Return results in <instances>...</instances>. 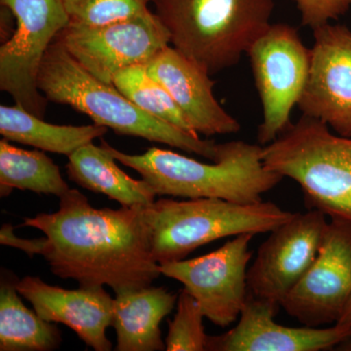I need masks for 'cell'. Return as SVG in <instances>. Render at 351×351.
Masks as SVG:
<instances>
[{
    "mask_svg": "<svg viewBox=\"0 0 351 351\" xmlns=\"http://www.w3.org/2000/svg\"><path fill=\"white\" fill-rule=\"evenodd\" d=\"M145 206L95 208L77 189L60 197L59 210L25 218L48 243L53 274L83 287L108 286L115 294L152 285L161 276L152 255Z\"/></svg>",
    "mask_w": 351,
    "mask_h": 351,
    "instance_id": "cell-1",
    "label": "cell"
},
{
    "mask_svg": "<svg viewBox=\"0 0 351 351\" xmlns=\"http://www.w3.org/2000/svg\"><path fill=\"white\" fill-rule=\"evenodd\" d=\"M119 162L135 170L156 195L186 198H221L232 202L257 203L283 177L267 169L263 145L232 141L221 144L213 164L200 162L172 151L151 147L145 154H128L101 141Z\"/></svg>",
    "mask_w": 351,
    "mask_h": 351,
    "instance_id": "cell-2",
    "label": "cell"
},
{
    "mask_svg": "<svg viewBox=\"0 0 351 351\" xmlns=\"http://www.w3.org/2000/svg\"><path fill=\"white\" fill-rule=\"evenodd\" d=\"M41 93L53 103L68 105L91 117L95 124L119 135L161 143L217 161L221 144L191 135L154 117L132 103L113 84L95 77L54 39L41 63L38 76Z\"/></svg>",
    "mask_w": 351,
    "mask_h": 351,
    "instance_id": "cell-3",
    "label": "cell"
},
{
    "mask_svg": "<svg viewBox=\"0 0 351 351\" xmlns=\"http://www.w3.org/2000/svg\"><path fill=\"white\" fill-rule=\"evenodd\" d=\"M174 48L210 75L239 64L270 27L274 0H152Z\"/></svg>",
    "mask_w": 351,
    "mask_h": 351,
    "instance_id": "cell-4",
    "label": "cell"
},
{
    "mask_svg": "<svg viewBox=\"0 0 351 351\" xmlns=\"http://www.w3.org/2000/svg\"><path fill=\"white\" fill-rule=\"evenodd\" d=\"M272 202H232L221 198H160L145 207L152 255L157 263L179 262L210 242L267 233L294 218Z\"/></svg>",
    "mask_w": 351,
    "mask_h": 351,
    "instance_id": "cell-5",
    "label": "cell"
},
{
    "mask_svg": "<svg viewBox=\"0 0 351 351\" xmlns=\"http://www.w3.org/2000/svg\"><path fill=\"white\" fill-rule=\"evenodd\" d=\"M263 160L267 169L297 182L308 206L351 223V138L302 114L263 147Z\"/></svg>",
    "mask_w": 351,
    "mask_h": 351,
    "instance_id": "cell-6",
    "label": "cell"
},
{
    "mask_svg": "<svg viewBox=\"0 0 351 351\" xmlns=\"http://www.w3.org/2000/svg\"><path fill=\"white\" fill-rule=\"evenodd\" d=\"M16 29L0 47V89L16 105L44 119L48 100L38 86L46 51L71 22L63 0H0Z\"/></svg>",
    "mask_w": 351,
    "mask_h": 351,
    "instance_id": "cell-7",
    "label": "cell"
},
{
    "mask_svg": "<svg viewBox=\"0 0 351 351\" xmlns=\"http://www.w3.org/2000/svg\"><path fill=\"white\" fill-rule=\"evenodd\" d=\"M247 54L263 107L258 126L260 145L270 144L291 126L290 114L299 103L311 69V50L297 29L287 24L270 25Z\"/></svg>",
    "mask_w": 351,
    "mask_h": 351,
    "instance_id": "cell-8",
    "label": "cell"
},
{
    "mask_svg": "<svg viewBox=\"0 0 351 351\" xmlns=\"http://www.w3.org/2000/svg\"><path fill=\"white\" fill-rule=\"evenodd\" d=\"M56 38L80 66L108 84L119 71L145 66L171 43L169 32L152 11L103 25L71 21Z\"/></svg>",
    "mask_w": 351,
    "mask_h": 351,
    "instance_id": "cell-9",
    "label": "cell"
},
{
    "mask_svg": "<svg viewBox=\"0 0 351 351\" xmlns=\"http://www.w3.org/2000/svg\"><path fill=\"white\" fill-rule=\"evenodd\" d=\"M253 237L237 235L207 255L160 263L161 276L181 282L214 325L230 326L239 319L248 298L247 265L253 257L249 250Z\"/></svg>",
    "mask_w": 351,
    "mask_h": 351,
    "instance_id": "cell-10",
    "label": "cell"
},
{
    "mask_svg": "<svg viewBox=\"0 0 351 351\" xmlns=\"http://www.w3.org/2000/svg\"><path fill=\"white\" fill-rule=\"evenodd\" d=\"M351 301V223L331 219L317 257L281 306L304 324H337Z\"/></svg>",
    "mask_w": 351,
    "mask_h": 351,
    "instance_id": "cell-11",
    "label": "cell"
},
{
    "mask_svg": "<svg viewBox=\"0 0 351 351\" xmlns=\"http://www.w3.org/2000/svg\"><path fill=\"white\" fill-rule=\"evenodd\" d=\"M328 223L326 215L313 209L270 232L247 271L249 293L281 306L317 257Z\"/></svg>",
    "mask_w": 351,
    "mask_h": 351,
    "instance_id": "cell-12",
    "label": "cell"
},
{
    "mask_svg": "<svg viewBox=\"0 0 351 351\" xmlns=\"http://www.w3.org/2000/svg\"><path fill=\"white\" fill-rule=\"evenodd\" d=\"M306 87L298 106L302 114L351 138V31L326 24L313 29Z\"/></svg>",
    "mask_w": 351,
    "mask_h": 351,
    "instance_id": "cell-13",
    "label": "cell"
},
{
    "mask_svg": "<svg viewBox=\"0 0 351 351\" xmlns=\"http://www.w3.org/2000/svg\"><path fill=\"white\" fill-rule=\"evenodd\" d=\"M280 304L249 293L239 323L230 331L209 336L208 351H320L334 350L351 338V325L287 327L274 321Z\"/></svg>",
    "mask_w": 351,
    "mask_h": 351,
    "instance_id": "cell-14",
    "label": "cell"
},
{
    "mask_svg": "<svg viewBox=\"0 0 351 351\" xmlns=\"http://www.w3.org/2000/svg\"><path fill=\"white\" fill-rule=\"evenodd\" d=\"M17 290L44 320L71 328L94 350H112L107 329L112 326L113 299L104 287L68 290L39 277L25 276L18 281Z\"/></svg>",
    "mask_w": 351,
    "mask_h": 351,
    "instance_id": "cell-15",
    "label": "cell"
},
{
    "mask_svg": "<svg viewBox=\"0 0 351 351\" xmlns=\"http://www.w3.org/2000/svg\"><path fill=\"white\" fill-rule=\"evenodd\" d=\"M145 69L169 92L198 135H226L241 129L215 98L209 73L176 48H164Z\"/></svg>",
    "mask_w": 351,
    "mask_h": 351,
    "instance_id": "cell-16",
    "label": "cell"
},
{
    "mask_svg": "<svg viewBox=\"0 0 351 351\" xmlns=\"http://www.w3.org/2000/svg\"><path fill=\"white\" fill-rule=\"evenodd\" d=\"M178 295L164 287H147L119 293L113 299L112 326L117 351L166 350L160 324L177 306Z\"/></svg>",
    "mask_w": 351,
    "mask_h": 351,
    "instance_id": "cell-17",
    "label": "cell"
},
{
    "mask_svg": "<svg viewBox=\"0 0 351 351\" xmlns=\"http://www.w3.org/2000/svg\"><path fill=\"white\" fill-rule=\"evenodd\" d=\"M68 157L69 179L82 188L107 195L121 206H149L156 201L152 186L120 169L117 160L101 145L90 143Z\"/></svg>",
    "mask_w": 351,
    "mask_h": 351,
    "instance_id": "cell-18",
    "label": "cell"
},
{
    "mask_svg": "<svg viewBox=\"0 0 351 351\" xmlns=\"http://www.w3.org/2000/svg\"><path fill=\"white\" fill-rule=\"evenodd\" d=\"M19 279L2 269L0 280V350L51 351L61 346L60 330L25 306L19 297Z\"/></svg>",
    "mask_w": 351,
    "mask_h": 351,
    "instance_id": "cell-19",
    "label": "cell"
},
{
    "mask_svg": "<svg viewBox=\"0 0 351 351\" xmlns=\"http://www.w3.org/2000/svg\"><path fill=\"white\" fill-rule=\"evenodd\" d=\"M108 132L107 127L55 125L19 105L0 107V134L9 142L31 145L43 152L71 156Z\"/></svg>",
    "mask_w": 351,
    "mask_h": 351,
    "instance_id": "cell-20",
    "label": "cell"
},
{
    "mask_svg": "<svg viewBox=\"0 0 351 351\" xmlns=\"http://www.w3.org/2000/svg\"><path fill=\"white\" fill-rule=\"evenodd\" d=\"M62 197L71 189L56 164L43 152L27 151L0 141V196L13 189Z\"/></svg>",
    "mask_w": 351,
    "mask_h": 351,
    "instance_id": "cell-21",
    "label": "cell"
},
{
    "mask_svg": "<svg viewBox=\"0 0 351 351\" xmlns=\"http://www.w3.org/2000/svg\"><path fill=\"white\" fill-rule=\"evenodd\" d=\"M112 84L141 110L186 133L199 136L189 123L169 92L149 75L145 66L122 69L113 77Z\"/></svg>",
    "mask_w": 351,
    "mask_h": 351,
    "instance_id": "cell-22",
    "label": "cell"
},
{
    "mask_svg": "<svg viewBox=\"0 0 351 351\" xmlns=\"http://www.w3.org/2000/svg\"><path fill=\"white\" fill-rule=\"evenodd\" d=\"M202 311L198 302L188 291H180L177 311L169 321V329L165 339L167 351L206 350L208 335L203 326Z\"/></svg>",
    "mask_w": 351,
    "mask_h": 351,
    "instance_id": "cell-23",
    "label": "cell"
},
{
    "mask_svg": "<svg viewBox=\"0 0 351 351\" xmlns=\"http://www.w3.org/2000/svg\"><path fill=\"white\" fill-rule=\"evenodd\" d=\"M71 22L88 25L112 24L149 12L152 0H63Z\"/></svg>",
    "mask_w": 351,
    "mask_h": 351,
    "instance_id": "cell-24",
    "label": "cell"
},
{
    "mask_svg": "<svg viewBox=\"0 0 351 351\" xmlns=\"http://www.w3.org/2000/svg\"><path fill=\"white\" fill-rule=\"evenodd\" d=\"M302 24L311 29L329 24L351 8V0H295Z\"/></svg>",
    "mask_w": 351,
    "mask_h": 351,
    "instance_id": "cell-25",
    "label": "cell"
},
{
    "mask_svg": "<svg viewBox=\"0 0 351 351\" xmlns=\"http://www.w3.org/2000/svg\"><path fill=\"white\" fill-rule=\"evenodd\" d=\"M0 243L4 246L20 249L32 258L34 255H43L48 240L46 237L34 239H19L14 233L13 226L10 223H4L0 230Z\"/></svg>",
    "mask_w": 351,
    "mask_h": 351,
    "instance_id": "cell-26",
    "label": "cell"
},
{
    "mask_svg": "<svg viewBox=\"0 0 351 351\" xmlns=\"http://www.w3.org/2000/svg\"><path fill=\"white\" fill-rule=\"evenodd\" d=\"M339 324L351 325V301L346 306V311H343L341 319L339 320Z\"/></svg>",
    "mask_w": 351,
    "mask_h": 351,
    "instance_id": "cell-27",
    "label": "cell"
},
{
    "mask_svg": "<svg viewBox=\"0 0 351 351\" xmlns=\"http://www.w3.org/2000/svg\"><path fill=\"white\" fill-rule=\"evenodd\" d=\"M334 350L341 351H351V338L346 339L345 341H341V343H339V345L337 346Z\"/></svg>",
    "mask_w": 351,
    "mask_h": 351,
    "instance_id": "cell-28",
    "label": "cell"
}]
</instances>
